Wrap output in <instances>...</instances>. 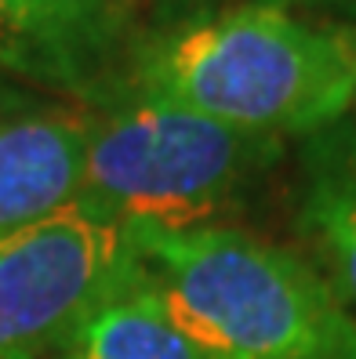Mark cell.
<instances>
[{
  "instance_id": "1",
  "label": "cell",
  "mask_w": 356,
  "mask_h": 359,
  "mask_svg": "<svg viewBox=\"0 0 356 359\" xmlns=\"http://www.w3.org/2000/svg\"><path fill=\"white\" fill-rule=\"evenodd\" d=\"M120 95L167 102L284 142L309 138L352 113L356 26L233 0L182 26L145 33Z\"/></svg>"
},
{
  "instance_id": "2",
  "label": "cell",
  "mask_w": 356,
  "mask_h": 359,
  "mask_svg": "<svg viewBox=\"0 0 356 359\" xmlns=\"http://www.w3.org/2000/svg\"><path fill=\"white\" fill-rule=\"evenodd\" d=\"M131 236L164 305L211 359H356V320L295 247L229 222Z\"/></svg>"
},
{
  "instance_id": "3",
  "label": "cell",
  "mask_w": 356,
  "mask_h": 359,
  "mask_svg": "<svg viewBox=\"0 0 356 359\" xmlns=\"http://www.w3.org/2000/svg\"><path fill=\"white\" fill-rule=\"evenodd\" d=\"M287 142L120 95L88 109L77 203L124 229L215 225L280 167Z\"/></svg>"
},
{
  "instance_id": "4",
  "label": "cell",
  "mask_w": 356,
  "mask_h": 359,
  "mask_svg": "<svg viewBox=\"0 0 356 359\" xmlns=\"http://www.w3.org/2000/svg\"><path fill=\"white\" fill-rule=\"evenodd\" d=\"M142 272L131 229L70 203L0 240V352L48 359Z\"/></svg>"
},
{
  "instance_id": "5",
  "label": "cell",
  "mask_w": 356,
  "mask_h": 359,
  "mask_svg": "<svg viewBox=\"0 0 356 359\" xmlns=\"http://www.w3.org/2000/svg\"><path fill=\"white\" fill-rule=\"evenodd\" d=\"M138 40L113 0H0V76L88 109L120 95Z\"/></svg>"
},
{
  "instance_id": "6",
  "label": "cell",
  "mask_w": 356,
  "mask_h": 359,
  "mask_svg": "<svg viewBox=\"0 0 356 359\" xmlns=\"http://www.w3.org/2000/svg\"><path fill=\"white\" fill-rule=\"evenodd\" d=\"M84 149L88 109L37 102L0 116V240L77 200Z\"/></svg>"
},
{
  "instance_id": "7",
  "label": "cell",
  "mask_w": 356,
  "mask_h": 359,
  "mask_svg": "<svg viewBox=\"0 0 356 359\" xmlns=\"http://www.w3.org/2000/svg\"><path fill=\"white\" fill-rule=\"evenodd\" d=\"M295 210L305 258L356 320V123L349 116L302 138Z\"/></svg>"
},
{
  "instance_id": "8",
  "label": "cell",
  "mask_w": 356,
  "mask_h": 359,
  "mask_svg": "<svg viewBox=\"0 0 356 359\" xmlns=\"http://www.w3.org/2000/svg\"><path fill=\"white\" fill-rule=\"evenodd\" d=\"M48 359H211L164 305L145 269L102 302Z\"/></svg>"
},
{
  "instance_id": "9",
  "label": "cell",
  "mask_w": 356,
  "mask_h": 359,
  "mask_svg": "<svg viewBox=\"0 0 356 359\" xmlns=\"http://www.w3.org/2000/svg\"><path fill=\"white\" fill-rule=\"evenodd\" d=\"M225 4H229V0H138L142 29L145 33H160V29L190 22V18H200L207 11H218Z\"/></svg>"
},
{
  "instance_id": "10",
  "label": "cell",
  "mask_w": 356,
  "mask_h": 359,
  "mask_svg": "<svg viewBox=\"0 0 356 359\" xmlns=\"http://www.w3.org/2000/svg\"><path fill=\"white\" fill-rule=\"evenodd\" d=\"M251 4H269V8H287L312 18H331V22L356 26V0H251Z\"/></svg>"
},
{
  "instance_id": "11",
  "label": "cell",
  "mask_w": 356,
  "mask_h": 359,
  "mask_svg": "<svg viewBox=\"0 0 356 359\" xmlns=\"http://www.w3.org/2000/svg\"><path fill=\"white\" fill-rule=\"evenodd\" d=\"M40 98L29 95V91H18L11 80L0 76V116H8V113H18V109H29V105H37Z\"/></svg>"
},
{
  "instance_id": "12",
  "label": "cell",
  "mask_w": 356,
  "mask_h": 359,
  "mask_svg": "<svg viewBox=\"0 0 356 359\" xmlns=\"http://www.w3.org/2000/svg\"><path fill=\"white\" fill-rule=\"evenodd\" d=\"M113 4L124 11V15H131L135 18V22L142 26V8H138V0H113ZM142 36H145V29H142Z\"/></svg>"
},
{
  "instance_id": "13",
  "label": "cell",
  "mask_w": 356,
  "mask_h": 359,
  "mask_svg": "<svg viewBox=\"0 0 356 359\" xmlns=\"http://www.w3.org/2000/svg\"><path fill=\"white\" fill-rule=\"evenodd\" d=\"M0 359H26V355H8V352H0Z\"/></svg>"
},
{
  "instance_id": "14",
  "label": "cell",
  "mask_w": 356,
  "mask_h": 359,
  "mask_svg": "<svg viewBox=\"0 0 356 359\" xmlns=\"http://www.w3.org/2000/svg\"><path fill=\"white\" fill-rule=\"evenodd\" d=\"M349 120H352V123H356V98H352V113H349Z\"/></svg>"
}]
</instances>
